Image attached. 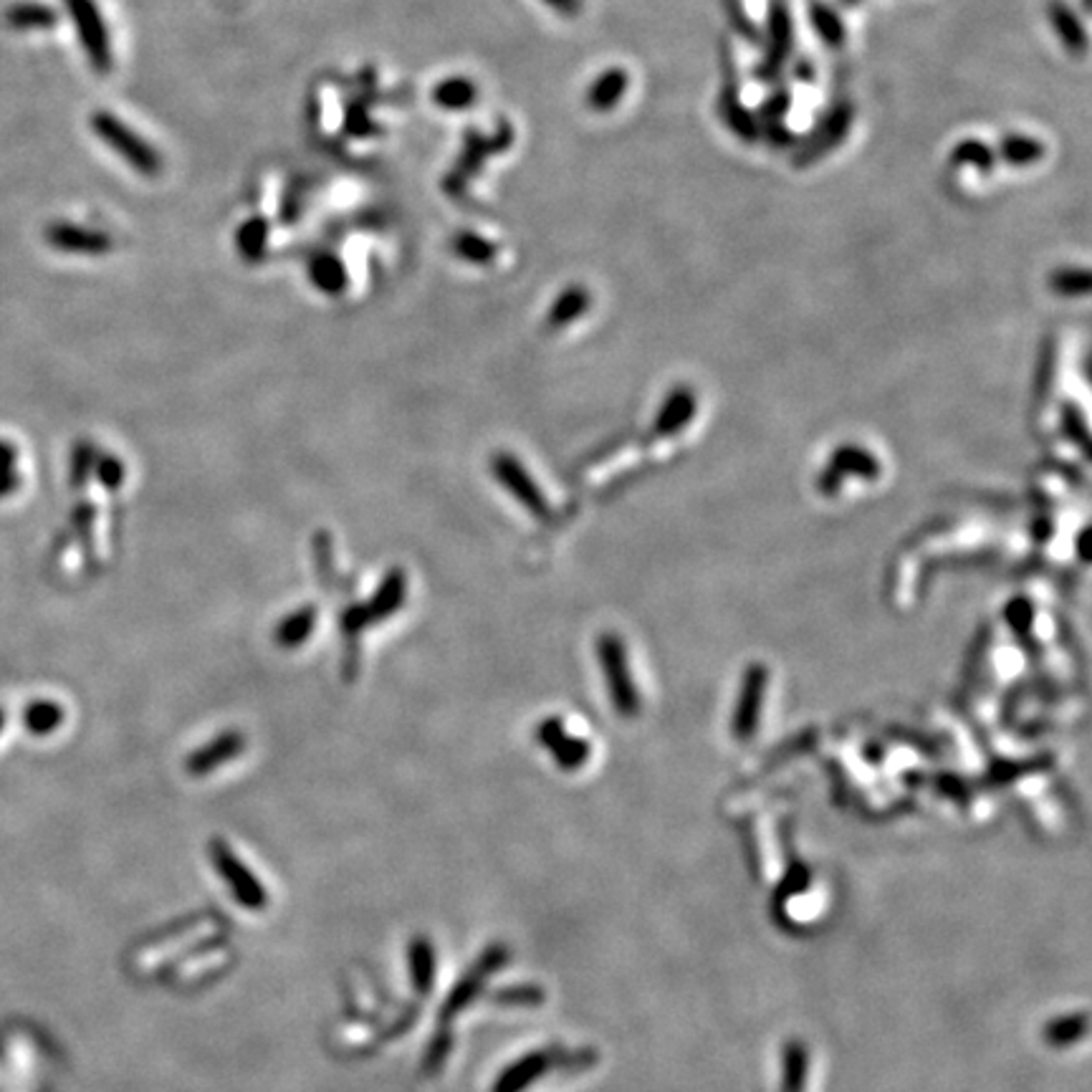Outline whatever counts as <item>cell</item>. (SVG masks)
Returning <instances> with one entry per match:
<instances>
[{
	"label": "cell",
	"mask_w": 1092,
	"mask_h": 1092,
	"mask_svg": "<svg viewBox=\"0 0 1092 1092\" xmlns=\"http://www.w3.org/2000/svg\"><path fill=\"white\" fill-rule=\"evenodd\" d=\"M852 122H855V104H852L850 99H842V102L832 104V107L817 119L815 129H812L810 134H805V137H800L792 164L800 169L812 167V164H817L820 159H825L827 154L840 149L847 134H850Z\"/></svg>",
	"instance_id": "6da1fadb"
},
{
	"label": "cell",
	"mask_w": 1092,
	"mask_h": 1092,
	"mask_svg": "<svg viewBox=\"0 0 1092 1092\" xmlns=\"http://www.w3.org/2000/svg\"><path fill=\"white\" fill-rule=\"evenodd\" d=\"M92 129L114 154H119V157H122L124 162L134 169V172L154 177V174L162 169V159H159L157 149H154L147 139L139 137L132 127H127L122 119L114 117V114L94 112Z\"/></svg>",
	"instance_id": "7a4b0ae2"
},
{
	"label": "cell",
	"mask_w": 1092,
	"mask_h": 1092,
	"mask_svg": "<svg viewBox=\"0 0 1092 1092\" xmlns=\"http://www.w3.org/2000/svg\"><path fill=\"white\" fill-rule=\"evenodd\" d=\"M721 72H723V87L718 94V117H721L723 127L728 132L739 137L744 144H756L761 139V122L756 117V112H751L744 102H741V89H739V74H736L734 53L728 48V43H721Z\"/></svg>",
	"instance_id": "3957f363"
},
{
	"label": "cell",
	"mask_w": 1092,
	"mask_h": 1092,
	"mask_svg": "<svg viewBox=\"0 0 1092 1092\" xmlns=\"http://www.w3.org/2000/svg\"><path fill=\"white\" fill-rule=\"evenodd\" d=\"M764 53L756 64L754 77L761 84H776L784 72L786 58L795 51V21L786 0H771L769 16H766V41H761Z\"/></svg>",
	"instance_id": "277c9868"
},
{
	"label": "cell",
	"mask_w": 1092,
	"mask_h": 1092,
	"mask_svg": "<svg viewBox=\"0 0 1092 1092\" xmlns=\"http://www.w3.org/2000/svg\"><path fill=\"white\" fill-rule=\"evenodd\" d=\"M64 3H67V11L69 16H72L74 28H77L79 33V41H82L94 72H112V38H109L107 23H104L102 13H99L97 3H94V0H64Z\"/></svg>",
	"instance_id": "5b68a950"
},
{
	"label": "cell",
	"mask_w": 1092,
	"mask_h": 1092,
	"mask_svg": "<svg viewBox=\"0 0 1092 1092\" xmlns=\"http://www.w3.org/2000/svg\"><path fill=\"white\" fill-rule=\"evenodd\" d=\"M511 139H513V129L508 122H501L498 132L491 134V137L478 134V132L468 134V142H466V147H463L461 157H458V164L453 167V172L448 174L446 186L443 188H446L451 196H458L461 191H466L468 179H471L473 174L483 167V162H486L488 157H493V154L511 147Z\"/></svg>",
	"instance_id": "8992f818"
},
{
	"label": "cell",
	"mask_w": 1092,
	"mask_h": 1092,
	"mask_svg": "<svg viewBox=\"0 0 1092 1092\" xmlns=\"http://www.w3.org/2000/svg\"><path fill=\"white\" fill-rule=\"evenodd\" d=\"M211 857H213V865H216L218 875L228 882L233 897H236L241 905L251 907V911H261V907L266 905L268 897H266V890L261 887V882H258L256 877L248 872V867L243 865L236 855H233V850L226 845V842L213 840Z\"/></svg>",
	"instance_id": "52a82bcc"
},
{
	"label": "cell",
	"mask_w": 1092,
	"mask_h": 1092,
	"mask_svg": "<svg viewBox=\"0 0 1092 1092\" xmlns=\"http://www.w3.org/2000/svg\"><path fill=\"white\" fill-rule=\"evenodd\" d=\"M491 471L496 476V481L526 508L531 516L543 518L550 516V503L541 496V491L536 488L533 478L523 471V466L518 463V458H513L511 453H496L491 458Z\"/></svg>",
	"instance_id": "ba28073f"
},
{
	"label": "cell",
	"mask_w": 1092,
	"mask_h": 1092,
	"mask_svg": "<svg viewBox=\"0 0 1092 1092\" xmlns=\"http://www.w3.org/2000/svg\"><path fill=\"white\" fill-rule=\"evenodd\" d=\"M46 243L53 251L74 253V256H102L112 251V238L92 228L72 226V223H53L46 228Z\"/></svg>",
	"instance_id": "9c48e42d"
},
{
	"label": "cell",
	"mask_w": 1092,
	"mask_h": 1092,
	"mask_svg": "<svg viewBox=\"0 0 1092 1092\" xmlns=\"http://www.w3.org/2000/svg\"><path fill=\"white\" fill-rule=\"evenodd\" d=\"M246 749V736L241 731H226V734H218L216 739L208 741L206 746H201L198 751H193L186 761V769L191 776H208L213 771L221 769L223 764L233 761L236 756L243 754Z\"/></svg>",
	"instance_id": "30bf717a"
},
{
	"label": "cell",
	"mask_w": 1092,
	"mask_h": 1092,
	"mask_svg": "<svg viewBox=\"0 0 1092 1092\" xmlns=\"http://www.w3.org/2000/svg\"><path fill=\"white\" fill-rule=\"evenodd\" d=\"M600 662L602 671H605L607 683H610L612 698H615L617 708L622 713H632L637 708V696L632 691L630 676L625 671V657H622V647L615 637H602L600 640Z\"/></svg>",
	"instance_id": "8fae6325"
},
{
	"label": "cell",
	"mask_w": 1092,
	"mask_h": 1092,
	"mask_svg": "<svg viewBox=\"0 0 1092 1092\" xmlns=\"http://www.w3.org/2000/svg\"><path fill=\"white\" fill-rule=\"evenodd\" d=\"M407 600V575L402 570H390L382 577L380 587L375 590V595L364 602V610L370 615V622L390 620L392 615L402 610Z\"/></svg>",
	"instance_id": "7c38bea8"
},
{
	"label": "cell",
	"mask_w": 1092,
	"mask_h": 1092,
	"mask_svg": "<svg viewBox=\"0 0 1092 1092\" xmlns=\"http://www.w3.org/2000/svg\"><path fill=\"white\" fill-rule=\"evenodd\" d=\"M630 89V74L622 67H610L602 74H597L595 82L585 92V104L597 114H607L622 102V97Z\"/></svg>",
	"instance_id": "4fadbf2b"
},
{
	"label": "cell",
	"mask_w": 1092,
	"mask_h": 1092,
	"mask_svg": "<svg viewBox=\"0 0 1092 1092\" xmlns=\"http://www.w3.org/2000/svg\"><path fill=\"white\" fill-rule=\"evenodd\" d=\"M1047 18H1050L1052 28L1060 36L1062 46L1070 56L1082 58L1087 53V31L1082 28L1077 13L1067 6L1065 0H1050L1047 3Z\"/></svg>",
	"instance_id": "5bb4252c"
},
{
	"label": "cell",
	"mask_w": 1092,
	"mask_h": 1092,
	"mask_svg": "<svg viewBox=\"0 0 1092 1092\" xmlns=\"http://www.w3.org/2000/svg\"><path fill=\"white\" fill-rule=\"evenodd\" d=\"M996 159H1001L1009 167H1032V164L1042 162L1047 154V147L1042 139L1032 137V134L1011 132L1004 134L996 144Z\"/></svg>",
	"instance_id": "9a60e30c"
},
{
	"label": "cell",
	"mask_w": 1092,
	"mask_h": 1092,
	"mask_svg": "<svg viewBox=\"0 0 1092 1092\" xmlns=\"http://www.w3.org/2000/svg\"><path fill=\"white\" fill-rule=\"evenodd\" d=\"M317 617H319V612L314 605L298 607V610H293L291 615H286L283 620L276 622L273 642H276L281 650H296L298 645H304V642L314 635Z\"/></svg>",
	"instance_id": "2e32d148"
},
{
	"label": "cell",
	"mask_w": 1092,
	"mask_h": 1092,
	"mask_svg": "<svg viewBox=\"0 0 1092 1092\" xmlns=\"http://www.w3.org/2000/svg\"><path fill=\"white\" fill-rule=\"evenodd\" d=\"M501 959H503V954H501V951H488V954H486V956H483V959H481V961H478V964H476V966H473V971H471V974H468V976H466V979H463V981H461V984H458V986H456V991H453V994H451V999H448L446 1009H443V1016H453V1014H458V1011H461V1009H463V1006H466V1004H471V1001H473V996H476V994H478V986H481V984H483V981H486V979H488V976H491V971H493V969H496V966H498V961H501Z\"/></svg>",
	"instance_id": "e0dca14e"
},
{
	"label": "cell",
	"mask_w": 1092,
	"mask_h": 1092,
	"mask_svg": "<svg viewBox=\"0 0 1092 1092\" xmlns=\"http://www.w3.org/2000/svg\"><path fill=\"white\" fill-rule=\"evenodd\" d=\"M949 159L954 167H971L981 174H991L996 169V162H999L994 147L976 137H966L956 142L949 152Z\"/></svg>",
	"instance_id": "ac0fdd59"
},
{
	"label": "cell",
	"mask_w": 1092,
	"mask_h": 1092,
	"mask_svg": "<svg viewBox=\"0 0 1092 1092\" xmlns=\"http://www.w3.org/2000/svg\"><path fill=\"white\" fill-rule=\"evenodd\" d=\"M810 23L815 28V33L820 36V41L827 48H842L847 41L845 23H842L840 13L825 3V0H812L810 3Z\"/></svg>",
	"instance_id": "d6986e66"
},
{
	"label": "cell",
	"mask_w": 1092,
	"mask_h": 1092,
	"mask_svg": "<svg viewBox=\"0 0 1092 1092\" xmlns=\"http://www.w3.org/2000/svg\"><path fill=\"white\" fill-rule=\"evenodd\" d=\"M309 281L314 283L317 291L327 293V296H339L347 288V268L337 256L324 253L309 263Z\"/></svg>",
	"instance_id": "ffe728a7"
},
{
	"label": "cell",
	"mask_w": 1092,
	"mask_h": 1092,
	"mask_svg": "<svg viewBox=\"0 0 1092 1092\" xmlns=\"http://www.w3.org/2000/svg\"><path fill=\"white\" fill-rule=\"evenodd\" d=\"M478 99V87L473 84V79L468 77H451L443 79L436 89H433V102L441 109L448 112H461V109H471Z\"/></svg>",
	"instance_id": "44dd1931"
},
{
	"label": "cell",
	"mask_w": 1092,
	"mask_h": 1092,
	"mask_svg": "<svg viewBox=\"0 0 1092 1092\" xmlns=\"http://www.w3.org/2000/svg\"><path fill=\"white\" fill-rule=\"evenodd\" d=\"M587 309H590V291L582 286H570L555 298L547 324H550V329H565L575 319H580Z\"/></svg>",
	"instance_id": "7402d4cb"
},
{
	"label": "cell",
	"mask_w": 1092,
	"mask_h": 1092,
	"mask_svg": "<svg viewBox=\"0 0 1092 1092\" xmlns=\"http://www.w3.org/2000/svg\"><path fill=\"white\" fill-rule=\"evenodd\" d=\"M6 23L16 31H38L56 26V11L43 3H16L6 11Z\"/></svg>",
	"instance_id": "603a6c76"
},
{
	"label": "cell",
	"mask_w": 1092,
	"mask_h": 1092,
	"mask_svg": "<svg viewBox=\"0 0 1092 1092\" xmlns=\"http://www.w3.org/2000/svg\"><path fill=\"white\" fill-rule=\"evenodd\" d=\"M410 971L412 984L420 994H428L436 979V951L428 939H415L410 944Z\"/></svg>",
	"instance_id": "cb8c5ba5"
},
{
	"label": "cell",
	"mask_w": 1092,
	"mask_h": 1092,
	"mask_svg": "<svg viewBox=\"0 0 1092 1092\" xmlns=\"http://www.w3.org/2000/svg\"><path fill=\"white\" fill-rule=\"evenodd\" d=\"M453 251H456L458 258L473 263V266H488V263L496 258L498 248H496V243L478 236V233L463 231V233H458L456 241H453Z\"/></svg>",
	"instance_id": "d4e9b609"
},
{
	"label": "cell",
	"mask_w": 1092,
	"mask_h": 1092,
	"mask_svg": "<svg viewBox=\"0 0 1092 1092\" xmlns=\"http://www.w3.org/2000/svg\"><path fill=\"white\" fill-rule=\"evenodd\" d=\"M268 243V223L261 218H251L243 223L236 233V248L246 261H258L266 253Z\"/></svg>",
	"instance_id": "484cf974"
},
{
	"label": "cell",
	"mask_w": 1092,
	"mask_h": 1092,
	"mask_svg": "<svg viewBox=\"0 0 1092 1092\" xmlns=\"http://www.w3.org/2000/svg\"><path fill=\"white\" fill-rule=\"evenodd\" d=\"M64 723V706L53 701H36L26 711V726L31 734H53Z\"/></svg>",
	"instance_id": "4316f807"
},
{
	"label": "cell",
	"mask_w": 1092,
	"mask_h": 1092,
	"mask_svg": "<svg viewBox=\"0 0 1092 1092\" xmlns=\"http://www.w3.org/2000/svg\"><path fill=\"white\" fill-rule=\"evenodd\" d=\"M721 3H723V13H726V18H728V26L734 28L736 36H741L746 43H751V46H761L764 33L759 31V26H756V23L751 21L749 13H746L744 0H721Z\"/></svg>",
	"instance_id": "83f0119b"
},
{
	"label": "cell",
	"mask_w": 1092,
	"mask_h": 1092,
	"mask_svg": "<svg viewBox=\"0 0 1092 1092\" xmlns=\"http://www.w3.org/2000/svg\"><path fill=\"white\" fill-rule=\"evenodd\" d=\"M1050 288L1060 296H1082L1090 288V273L1075 266L1057 268L1055 273H1050Z\"/></svg>",
	"instance_id": "f1b7e54d"
},
{
	"label": "cell",
	"mask_w": 1092,
	"mask_h": 1092,
	"mask_svg": "<svg viewBox=\"0 0 1092 1092\" xmlns=\"http://www.w3.org/2000/svg\"><path fill=\"white\" fill-rule=\"evenodd\" d=\"M538 1070H541V1057H528V1060L518 1062L516 1067H511V1070H508L506 1075L496 1082V1090L493 1092H518L523 1085H528V1082L538 1075Z\"/></svg>",
	"instance_id": "f546056e"
},
{
	"label": "cell",
	"mask_w": 1092,
	"mask_h": 1092,
	"mask_svg": "<svg viewBox=\"0 0 1092 1092\" xmlns=\"http://www.w3.org/2000/svg\"><path fill=\"white\" fill-rule=\"evenodd\" d=\"M790 109H792V92L786 87H776V89H771L769 97L759 104L756 117H759V122H779V119H784L786 114H790Z\"/></svg>",
	"instance_id": "4dcf8cb0"
},
{
	"label": "cell",
	"mask_w": 1092,
	"mask_h": 1092,
	"mask_svg": "<svg viewBox=\"0 0 1092 1092\" xmlns=\"http://www.w3.org/2000/svg\"><path fill=\"white\" fill-rule=\"evenodd\" d=\"M99 478H102V483L107 488H119L124 483V476H127V471H124V463L117 461L114 456H109V453H102V456L94 458V471Z\"/></svg>",
	"instance_id": "1f68e13d"
},
{
	"label": "cell",
	"mask_w": 1092,
	"mask_h": 1092,
	"mask_svg": "<svg viewBox=\"0 0 1092 1092\" xmlns=\"http://www.w3.org/2000/svg\"><path fill=\"white\" fill-rule=\"evenodd\" d=\"M761 139H764L771 149H790L797 147L800 134L792 132L784 124V119H779V122H761Z\"/></svg>",
	"instance_id": "d6a6232c"
},
{
	"label": "cell",
	"mask_w": 1092,
	"mask_h": 1092,
	"mask_svg": "<svg viewBox=\"0 0 1092 1092\" xmlns=\"http://www.w3.org/2000/svg\"><path fill=\"white\" fill-rule=\"evenodd\" d=\"M94 458H97L94 448L89 446V443H79L72 458V481L77 483V486L79 483H87V478L92 476Z\"/></svg>",
	"instance_id": "836d02e7"
},
{
	"label": "cell",
	"mask_w": 1092,
	"mask_h": 1092,
	"mask_svg": "<svg viewBox=\"0 0 1092 1092\" xmlns=\"http://www.w3.org/2000/svg\"><path fill=\"white\" fill-rule=\"evenodd\" d=\"M759 696H761V686L756 683V678L751 676L749 683H746V696L744 701H741V716H739V731H751V726H754V718H756V706H759Z\"/></svg>",
	"instance_id": "e575fe53"
},
{
	"label": "cell",
	"mask_w": 1092,
	"mask_h": 1092,
	"mask_svg": "<svg viewBox=\"0 0 1092 1092\" xmlns=\"http://www.w3.org/2000/svg\"><path fill=\"white\" fill-rule=\"evenodd\" d=\"M792 77H795V82H800V84H815L817 69H815V64H812V58L800 56L797 62H792Z\"/></svg>",
	"instance_id": "d590c367"
},
{
	"label": "cell",
	"mask_w": 1092,
	"mask_h": 1092,
	"mask_svg": "<svg viewBox=\"0 0 1092 1092\" xmlns=\"http://www.w3.org/2000/svg\"><path fill=\"white\" fill-rule=\"evenodd\" d=\"M543 6H550L552 11L560 13V16H577L582 11V0H541Z\"/></svg>",
	"instance_id": "8d00e7d4"
},
{
	"label": "cell",
	"mask_w": 1092,
	"mask_h": 1092,
	"mask_svg": "<svg viewBox=\"0 0 1092 1092\" xmlns=\"http://www.w3.org/2000/svg\"><path fill=\"white\" fill-rule=\"evenodd\" d=\"M16 461H18V451L13 448V443L0 441V473L13 471V468H16Z\"/></svg>",
	"instance_id": "74e56055"
},
{
	"label": "cell",
	"mask_w": 1092,
	"mask_h": 1092,
	"mask_svg": "<svg viewBox=\"0 0 1092 1092\" xmlns=\"http://www.w3.org/2000/svg\"><path fill=\"white\" fill-rule=\"evenodd\" d=\"M431 1052H433V1055L428 1057V1067H431V1070H436V1067H441L443 1060L448 1057V1040H446V1037H438Z\"/></svg>",
	"instance_id": "f35d334b"
},
{
	"label": "cell",
	"mask_w": 1092,
	"mask_h": 1092,
	"mask_svg": "<svg viewBox=\"0 0 1092 1092\" xmlns=\"http://www.w3.org/2000/svg\"><path fill=\"white\" fill-rule=\"evenodd\" d=\"M18 483H21V478L16 476V471L0 473V498L11 496L13 491H18Z\"/></svg>",
	"instance_id": "ab89813d"
},
{
	"label": "cell",
	"mask_w": 1092,
	"mask_h": 1092,
	"mask_svg": "<svg viewBox=\"0 0 1092 1092\" xmlns=\"http://www.w3.org/2000/svg\"><path fill=\"white\" fill-rule=\"evenodd\" d=\"M842 3H845V6H850V8H855L857 3H860V0H842Z\"/></svg>",
	"instance_id": "60d3db41"
}]
</instances>
